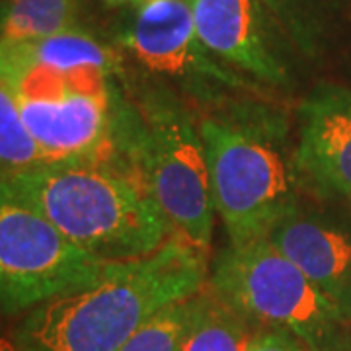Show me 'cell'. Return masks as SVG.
Listing matches in <instances>:
<instances>
[{"label": "cell", "mask_w": 351, "mask_h": 351, "mask_svg": "<svg viewBox=\"0 0 351 351\" xmlns=\"http://www.w3.org/2000/svg\"><path fill=\"white\" fill-rule=\"evenodd\" d=\"M205 276V254L174 232L149 256L110 262L92 285L34 306L12 336L24 351H119L152 314L201 291Z\"/></svg>", "instance_id": "1"}, {"label": "cell", "mask_w": 351, "mask_h": 351, "mask_svg": "<svg viewBox=\"0 0 351 351\" xmlns=\"http://www.w3.org/2000/svg\"><path fill=\"white\" fill-rule=\"evenodd\" d=\"M8 184L104 262L149 256L174 234L151 186L129 164H55Z\"/></svg>", "instance_id": "2"}, {"label": "cell", "mask_w": 351, "mask_h": 351, "mask_svg": "<svg viewBox=\"0 0 351 351\" xmlns=\"http://www.w3.org/2000/svg\"><path fill=\"white\" fill-rule=\"evenodd\" d=\"M215 211L230 246L269 239L297 201V156H289L285 125L271 113L226 112L199 123Z\"/></svg>", "instance_id": "3"}, {"label": "cell", "mask_w": 351, "mask_h": 351, "mask_svg": "<svg viewBox=\"0 0 351 351\" xmlns=\"http://www.w3.org/2000/svg\"><path fill=\"white\" fill-rule=\"evenodd\" d=\"M0 80L14 92L29 133L49 166L121 164L117 101L112 75L96 66L55 69L25 59L0 39Z\"/></svg>", "instance_id": "4"}, {"label": "cell", "mask_w": 351, "mask_h": 351, "mask_svg": "<svg viewBox=\"0 0 351 351\" xmlns=\"http://www.w3.org/2000/svg\"><path fill=\"white\" fill-rule=\"evenodd\" d=\"M119 147L151 186L176 234L207 254L215 203L199 123L166 92H147L137 108L123 110Z\"/></svg>", "instance_id": "5"}, {"label": "cell", "mask_w": 351, "mask_h": 351, "mask_svg": "<svg viewBox=\"0 0 351 351\" xmlns=\"http://www.w3.org/2000/svg\"><path fill=\"white\" fill-rule=\"evenodd\" d=\"M207 285L256 326L291 332L308 351H341L351 318L269 239L228 246Z\"/></svg>", "instance_id": "6"}, {"label": "cell", "mask_w": 351, "mask_h": 351, "mask_svg": "<svg viewBox=\"0 0 351 351\" xmlns=\"http://www.w3.org/2000/svg\"><path fill=\"white\" fill-rule=\"evenodd\" d=\"M108 263L76 246L18 189L0 182V316H22L88 287Z\"/></svg>", "instance_id": "7"}, {"label": "cell", "mask_w": 351, "mask_h": 351, "mask_svg": "<svg viewBox=\"0 0 351 351\" xmlns=\"http://www.w3.org/2000/svg\"><path fill=\"white\" fill-rule=\"evenodd\" d=\"M123 41L143 66L172 78L201 101L223 100L225 88H250L203 45L188 0H141Z\"/></svg>", "instance_id": "8"}, {"label": "cell", "mask_w": 351, "mask_h": 351, "mask_svg": "<svg viewBox=\"0 0 351 351\" xmlns=\"http://www.w3.org/2000/svg\"><path fill=\"white\" fill-rule=\"evenodd\" d=\"M197 36L217 59L263 84L285 86L289 71L277 51L263 0H191Z\"/></svg>", "instance_id": "9"}, {"label": "cell", "mask_w": 351, "mask_h": 351, "mask_svg": "<svg viewBox=\"0 0 351 351\" xmlns=\"http://www.w3.org/2000/svg\"><path fill=\"white\" fill-rule=\"evenodd\" d=\"M269 240L289 262L351 318V228L334 217L304 211L299 203Z\"/></svg>", "instance_id": "10"}, {"label": "cell", "mask_w": 351, "mask_h": 351, "mask_svg": "<svg viewBox=\"0 0 351 351\" xmlns=\"http://www.w3.org/2000/svg\"><path fill=\"white\" fill-rule=\"evenodd\" d=\"M297 166L316 186L351 199V90L320 84L299 110Z\"/></svg>", "instance_id": "11"}, {"label": "cell", "mask_w": 351, "mask_h": 351, "mask_svg": "<svg viewBox=\"0 0 351 351\" xmlns=\"http://www.w3.org/2000/svg\"><path fill=\"white\" fill-rule=\"evenodd\" d=\"M258 328L205 283L191 297V316L180 351H248Z\"/></svg>", "instance_id": "12"}, {"label": "cell", "mask_w": 351, "mask_h": 351, "mask_svg": "<svg viewBox=\"0 0 351 351\" xmlns=\"http://www.w3.org/2000/svg\"><path fill=\"white\" fill-rule=\"evenodd\" d=\"M10 41V39H4ZM25 59L36 63L49 64L55 69H84L96 66L115 76L121 71V55L82 29H69L51 38L34 39V41H10Z\"/></svg>", "instance_id": "13"}, {"label": "cell", "mask_w": 351, "mask_h": 351, "mask_svg": "<svg viewBox=\"0 0 351 351\" xmlns=\"http://www.w3.org/2000/svg\"><path fill=\"white\" fill-rule=\"evenodd\" d=\"M80 0H12L0 20L2 38L34 41L78 27Z\"/></svg>", "instance_id": "14"}, {"label": "cell", "mask_w": 351, "mask_h": 351, "mask_svg": "<svg viewBox=\"0 0 351 351\" xmlns=\"http://www.w3.org/2000/svg\"><path fill=\"white\" fill-rule=\"evenodd\" d=\"M49 166L25 125L14 92L0 80V182Z\"/></svg>", "instance_id": "15"}, {"label": "cell", "mask_w": 351, "mask_h": 351, "mask_svg": "<svg viewBox=\"0 0 351 351\" xmlns=\"http://www.w3.org/2000/svg\"><path fill=\"white\" fill-rule=\"evenodd\" d=\"M191 316V297L172 302L127 339L119 351H180Z\"/></svg>", "instance_id": "16"}, {"label": "cell", "mask_w": 351, "mask_h": 351, "mask_svg": "<svg viewBox=\"0 0 351 351\" xmlns=\"http://www.w3.org/2000/svg\"><path fill=\"white\" fill-rule=\"evenodd\" d=\"M248 351H308V348L287 330L260 326L252 338Z\"/></svg>", "instance_id": "17"}, {"label": "cell", "mask_w": 351, "mask_h": 351, "mask_svg": "<svg viewBox=\"0 0 351 351\" xmlns=\"http://www.w3.org/2000/svg\"><path fill=\"white\" fill-rule=\"evenodd\" d=\"M0 351H24L18 341L14 339L12 332H2L0 330Z\"/></svg>", "instance_id": "18"}, {"label": "cell", "mask_w": 351, "mask_h": 351, "mask_svg": "<svg viewBox=\"0 0 351 351\" xmlns=\"http://www.w3.org/2000/svg\"><path fill=\"white\" fill-rule=\"evenodd\" d=\"M106 2H110V4H138L141 0H106Z\"/></svg>", "instance_id": "19"}, {"label": "cell", "mask_w": 351, "mask_h": 351, "mask_svg": "<svg viewBox=\"0 0 351 351\" xmlns=\"http://www.w3.org/2000/svg\"><path fill=\"white\" fill-rule=\"evenodd\" d=\"M263 2H265V4H267V0H263ZM269 4H274V0H269Z\"/></svg>", "instance_id": "20"}, {"label": "cell", "mask_w": 351, "mask_h": 351, "mask_svg": "<svg viewBox=\"0 0 351 351\" xmlns=\"http://www.w3.org/2000/svg\"><path fill=\"white\" fill-rule=\"evenodd\" d=\"M0 38H2V27H0Z\"/></svg>", "instance_id": "21"}]
</instances>
